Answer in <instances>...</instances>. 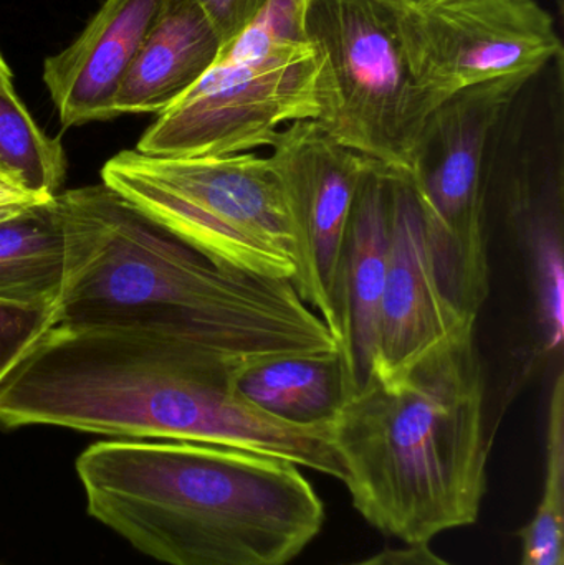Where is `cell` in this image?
Listing matches in <instances>:
<instances>
[{
  "mask_svg": "<svg viewBox=\"0 0 564 565\" xmlns=\"http://www.w3.org/2000/svg\"><path fill=\"white\" fill-rule=\"evenodd\" d=\"M245 364L168 335L53 324L0 384V427L221 445L344 480L331 425L288 424L232 388Z\"/></svg>",
  "mask_w": 564,
  "mask_h": 565,
  "instance_id": "cell-1",
  "label": "cell"
},
{
  "mask_svg": "<svg viewBox=\"0 0 564 565\" xmlns=\"http://www.w3.org/2000/svg\"><path fill=\"white\" fill-rule=\"evenodd\" d=\"M56 199L66 262L55 324L155 332L238 364L338 351L291 281L221 267L103 182Z\"/></svg>",
  "mask_w": 564,
  "mask_h": 565,
  "instance_id": "cell-2",
  "label": "cell"
},
{
  "mask_svg": "<svg viewBox=\"0 0 564 565\" xmlns=\"http://www.w3.org/2000/svg\"><path fill=\"white\" fill-rule=\"evenodd\" d=\"M75 467L89 516L166 565H288L324 523L298 465L254 451L98 441Z\"/></svg>",
  "mask_w": 564,
  "mask_h": 565,
  "instance_id": "cell-3",
  "label": "cell"
},
{
  "mask_svg": "<svg viewBox=\"0 0 564 565\" xmlns=\"http://www.w3.org/2000/svg\"><path fill=\"white\" fill-rule=\"evenodd\" d=\"M354 510L380 533L429 544L479 520L493 430L476 326L393 377L371 379L331 424Z\"/></svg>",
  "mask_w": 564,
  "mask_h": 565,
  "instance_id": "cell-4",
  "label": "cell"
},
{
  "mask_svg": "<svg viewBox=\"0 0 564 565\" xmlns=\"http://www.w3.org/2000/svg\"><path fill=\"white\" fill-rule=\"evenodd\" d=\"M102 182L221 267L294 280L297 250L280 181L257 152L158 158L113 156Z\"/></svg>",
  "mask_w": 564,
  "mask_h": 565,
  "instance_id": "cell-5",
  "label": "cell"
},
{
  "mask_svg": "<svg viewBox=\"0 0 564 565\" xmlns=\"http://www.w3.org/2000/svg\"><path fill=\"white\" fill-rule=\"evenodd\" d=\"M401 0H308L305 39L317 58L318 118L338 145L409 174L437 106L411 73Z\"/></svg>",
  "mask_w": 564,
  "mask_h": 565,
  "instance_id": "cell-6",
  "label": "cell"
},
{
  "mask_svg": "<svg viewBox=\"0 0 564 565\" xmlns=\"http://www.w3.org/2000/svg\"><path fill=\"white\" fill-rule=\"evenodd\" d=\"M533 76H509L450 96L427 121L407 179L437 278L454 308L476 322L490 292L487 184L499 125Z\"/></svg>",
  "mask_w": 564,
  "mask_h": 565,
  "instance_id": "cell-7",
  "label": "cell"
},
{
  "mask_svg": "<svg viewBox=\"0 0 564 565\" xmlns=\"http://www.w3.org/2000/svg\"><path fill=\"white\" fill-rule=\"evenodd\" d=\"M310 45L247 60H217L158 115L136 151L158 158H221L270 148L281 126L318 118Z\"/></svg>",
  "mask_w": 564,
  "mask_h": 565,
  "instance_id": "cell-8",
  "label": "cell"
},
{
  "mask_svg": "<svg viewBox=\"0 0 564 565\" xmlns=\"http://www.w3.org/2000/svg\"><path fill=\"white\" fill-rule=\"evenodd\" d=\"M400 30L411 73L437 108L480 83L535 76L562 53L553 17L535 0L401 2Z\"/></svg>",
  "mask_w": 564,
  "mask_h": 565,
  "instance_id": "cell-9",
  "label": "cell"
},
{
  "mask_svg": "<svg viewBox=\"0 0 564 565\" xmlns=\"http://www.w3.org/2000/svg\"><path fill=\"white\" fill-rule=\"evenodd\" d=\"M270 148L268 161L284 191L297 250L291 285L338 339L341 255L361 182L374 161L338 145L317 121L291 122Z\"/></svg>",
  "mask_w": 564,
  "mask_h": 565,
  "instance_id": "cell-10",
  "label": "cell"
},
{
  "mask_svg": "<svg viewBox=\"0 0 564 565\" xmlns=\"http://www.w3.org/2000/svg\"><path fill=\"white\" fill-rule=\"evenodd\" d=\"M473 326L476 322L457 312L440 286L409 179L393 172L390 260L381 301L374 375L401 374Z\"/></svg>",
  "mask_w": 564,
  "mask_h": 565,
  "instance_id": "cell-11",
  "label": "cell"
},
{
  "mask_svg": "<svg viewBox=\"0 0 564 565\" xmlns=\"http://www.w3.org/2000/svg\"><path fill=\"white\" fill-rule=\"evenodd\" d=\"M393 172L373 162L364 175L341 255L334 305L348 397L370 384L376 367L381 301L390 260Z\"/></svg>",
  "mask_w": 564,
  "mask_h": 565,
  "instance_id": "cell-12",
  "label": "cell"
},
{
  "mask_svg": "<svg viewBox=\"0 0 564 565\" xmlns=\"http://www.w3.org/2000/svg\"><path fill=\"white\" fill-rule=\"evenodd\" d=\"M164 0H105L78 39L43 63L63 128L116 118L119 88Z\"/></svg>",
  "mask_w": 564,
  "mask_h": 565,
  "instance_id": "cell-13",
  "label": "cell"
},
{
  "mask_svg": "<svg viewBox=\"0 0 564 565\" xmlns=\"http://www.w3.org/2000/svg\"><path fill=\"white\" fill-rule=\"evenodd\" d=\"M222 42L194 0H164L118 96L119 115H161L217 63Z\"/></svg>",
  "mask_w": 564,
  "mask_h": 565,
  "instance_id": "cell-14",
  "label": "cell"
},
{
  "mask_svg": "<svg viewBox=\"0 0 564 565\" xmlns=\"http://www.w3.org/2000/svg\"><path fill=\"white\" fill-rule=\"evenodd\" d=\"M232 388L265 414L305 427L333 424L348 401L340 351L248 362L235 372Z\"/></svg>",
  "mask_w": 564,
  "mask_h": 565,
  "instance_id": "cell-15",
  "label": "cell"
},
{
  "mask_svg": "<svg viewBox=\"0 0 564 565\" xmlns=\"http://www.w3.org/2000/svg\"><path fill=\"white\" fill-rule=\"evenodd\" d=\"M65 262V228L56 195L0 222V301L56 305Z\"/></svg>",
  "mask_w": 564,
  "mask_h": 565,
  "instance_id": "cell-16",
  "label": "cell"
},
{
  "mask_svg": "<svg viewBox=\"0 0 564 565\" xmlns=\"http://www.w3.org/2000/svg\"><path fill=\"white\" fill-rule=\"evenodd\" d=\"M519 565H564V382L560 372L550 398L545 480L539 508L519 533Z\"/></svg>",
  "mask_w": 564,
  "mask_h": 565,
  "instance_id": "cell-17",
  "label": "cell"
},
{
  "mask_svg": "<svg viewBox=\"0 0 564 565\" xmlns=\"http://www.w3.org/2000/svg\"><path fill=\"white\" fill-rule=\"evenodd\" d=\"M0 164L40 198H55L65 179L62 142L39 128L17 93L0 92Z\"/></svg>",
  "mask_w": 564,
  "mask_h": 565,
  "instance_id": "cell-18",
  "label": "cell"
},
{
  "mask_svg": "<svg viewBox=\"0 0 564 565\" xmlns=\"http://www.w3.org/2000/svg\"><path fill=\"white\" fill-rule=\"evenodd\" d=\"M529 250L543 344L549 352L560 351L564 332V267L560 227H553L549 218L533 225Z\"/></svg>",
  "mask_w": 564,
  "mask_h": 565,
  "instance_id": "cell-19",
  "label": "cell"
},
{
  "mask_svg": "<svg viewBox=\"0 0 564 565\" xmlns=\"http://www.w3.org/2000/svg\"><path fill=\"white\" fill-rule=\"evenodd\" d=\"M308 0H267L254 22L227 46L219 60H247L308 45L305 10Z\"/></svg>",
  "mask_w": 564,
  "mask_h": 565,
  "instance_id": "cell-20",
  "label": "cell"
},
{
  "mask_svg": "<svg viewBox=\"0 0 564 565\" xmlns=\"http://www.w3.org/2000/svg\"><path fill=\"white\" fill-rule=\"evenodd\" d=\"M53 324L55 305L0 301V384Z\"/></svg>",
  "mask_w": 564,
  "mask_h": 565,
  "instance_id": "cell-21",
  "label": "cell"
},
{
  "mask_svg": "<svg viewBox=\"0 0 564 565\" xmlns=\"http://www.w3.org/2000/svg\"><path fill=\"white\" fill-rule=\"evenodd\" d=\"M194 2L214 26L224 49L254 22L267 0H194Z\"/></svg>",
  "mask_w": 564,
  "mask_h": 565,
  "instance_id": "cell-22",
  "label": "cell"
},
{
  "mask_svg": "<svg viewBox=\"0 0 564 565\" xmlns=\"http://www.w3.org/2000/svg\"><path fill=\"white\" fill-rule=\"evenodd\" d=\"M343 565H456L437 556L429 544H404L396 550L381 551L358 563Z\"/></svg>",
  "mask_w": 564,
  "mask_h": 565,
  "instance_id": "cell-23",
  "label": "cell"
},
{
  "mask_svg": "<svg viewBox=\"0 0 564 565\" xmlns=\"http://www.w3.org/2000/svg\"><path fill=\"white\" fill-rule=\"evenodd\" d=\"M52 198L33 194L15 172L0 164V205H32Z\"/></svg>",
  "mask_w": 564,
  "mask_h": 565,
  "instance_id": "cell-24",
  "label": "cell"
},
{
  "mask_svg": "<svg viewBox=\"0 0 564 565\" xmlns=\"http://www.w3.org/2000/svg\"><path fill=\"white\" fill-rule=\"evenodd\" d=\"M12 78V72H10L9 65H7L6 60H3L2 53H0V92L15 93Z\"/></svg>",
  "mask_w": 564,
  "mask_h": 565,
  "instance_id": "cell-25",
  "label": "cell"
},
{
  "mask_svg": "<svg viewBox=\"0 0 564 565\" xmlns=\"http://www.w3.org/2000/svg\"><path fill=\"white\" fill-rule=\"evenodd\" d=\"M25 207H29V205H0V222L6 221V218L13 217V215L19 214V212L23 211Z\"/></svg>",
  "mask_w": 564,
  "mask_h": 565,
  "instance_id": "cell-26",
  "label": "cell"
},
{
  "mask_svg": "<svg viewBox=\"0 0 564 565\" xmlns=\"http://www.w3.org/2000/svg\"><path fill=\"white\" fill-rule=\"evenodd\" d=\"M401 2L409 7H426L433 6V3L446 2V0H401Z\"/></svg>",
  "mask_w": 564,
  "mask_h": 565,
  "instance_id": "cell-27",
  "label": "cell"
},
{
  "mask_svg": "<svg viewBox=\"0 0 564 565\" xmlns=\"http://www.w3.org/2000/svg\"><path fill=\"white\" fill-rule=\"evenodd\" d=\"M0 565H6V564H0Z\"/></svg>",
  "mask_w": 564,
  "mask_h": 565,
  "instance_id": "cell-28",
  "label": "cell"
}]
</instances>
